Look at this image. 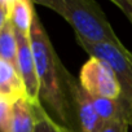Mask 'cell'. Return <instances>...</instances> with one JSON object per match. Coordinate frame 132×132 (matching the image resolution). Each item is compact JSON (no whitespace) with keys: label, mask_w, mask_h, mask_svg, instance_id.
Instances as JSON below:
<instances>
[{"label":"cell","mask_w":132,"mask_h":132,"mask_svg":"<svg viewBox=\"0 0 132 132\" xmlns=\"http://www.w3.org/2000/svg\"><path fill=\"white\" fill-rule=\"evenodd\" d=\"M35 129L36 115L27 98L12 105L0 104V132H35Z\"/></svg>","instance_id":"5b68a950"},{"label":"cell","mask_w":132,"mask_h":132,"mask_svg":"<svg viewBox=\"0 0 132 132\" xmlns=\"http://www.w3.org/2000/svg\"><path fill=\"white\" fill-rule=\"evenodd\" d=\"M77 42L89 57L102 60L115 73L122 88L119 101L123 106L127 122L132 126V52L128 51L122 42L118 44H89L80 39H77Z\"/></svg>","instance_id":"3957f363"},{"label":"cell","mask_w":132,"mask_h":132,"mask_svg":"<svg viewBox=\"0 0 132 132\" xmlns=\"http://www.w3.org/2000/svg\"><path fill=\"white\" fill-rule=\"evenodd\" d=\"M132 25V0H111Z\"/></svg>","instance_id":"9a60e30c"},{"label":"cell","mask_w":132,"mask_h":132,"mask_svg":"<svg viewBox=\"0 0 132 132\" xmlns=\"http://www.w3.org/2000/svg\"><path fill=\"white\" fill-rule=\"evenodd\" d=\"M75 108V132H100L102 124L95 110L92 97L80 87L79 82L74 93Z\"/></svg>","instance_id":"52a82bcc"},{"label":"cell","mask_w":132,"mask_h":132,"mask_svg":"<svg viewBox=\"0 0 132 132\" xmlns=\"http://www.w3.org/2000/svg\"><path fill=\"white\" fill-rule=\"evenodd\" d=\"M34 2L30 0H11L9 22L16 32L30 36L34 17H35Z\"/></svg>","instance_id":"9c48e42d"},{"label":"cell","mask_w":132,"mask_h":132,"mask_svg":"<svg viewBox=\"0 0 132 132\" xmlns=\"http://www.w3.org/2000/svg\"><path fill=\"white\" fill-rule=\"evenodd\" d=\"M129 123L126 119H115L102 127L100 132H128Z\"/></svg>","instance_id":"4fadbf2b"},{"label":"cell","mask_w":132,"mask_h":132,"mask_svg":"<svg viewBox=\"0 0 132 132\" xmlns=\"http://www.w3.org/2000/svg\"><path fill=\"white\" fill-rule=\"evenodd\" d=\"M95 110L98 115V119L102 124V127L115 119H126L123 106L118 100H111V98H98V97H92ZM127 120V119H126Z\"/></svg>","instance_id":"30bf717a"},{"label":"cell","mask_w":132,"mask_h":132,"mask_svg":"<svg viewBox=\"0 0 132 132\" xmlns=\"http://www.w3.org/2000/svg\"><path fill=\"white\" fill-rule=\"evenodd\" d=\"M35 3L60 14L74 30L75 39L89 44L120 43L104 11L93 0H36Z\"/></svg>","instance_id":"7a4b0ae2"},{"label":"cell","mask_w":132,"mask_h":132,"mask_svg":"<svg viewBox=\"0 0 132 132\" xmlns=\"http://www.w3.org/2000/svg\"><path fill=\"white\" fill-rule=\"evenodd\" d=\"M18 42V53H17V70L23 82L26 89V98L31 104L39 102V79L36 65L34 60V53L31 48L30 36L21 35L16 32Z\"/></svg>","instance_id":"8992f818"},{"label":"cell","mask_w":132,"mask_h":132,"mask_svg":"<svg viewBox=\"0 0 132 132\" xmlns=\"http://www.w3.org/2000/svg\"><path fill=\"white\" fill-rule=\"evenodd\" d=\"M36 115V129L35 132H69L60 124H57L43 109L40 102L32 104Z\"/></svg>","instance_id":"7c38bea8"},{"label":"cell","mask_w":132,"mask_h":132,"mask_svg":"<svg viewBox=\"0 0 132 132\" xmlns=\"http://www.w3.org/2000/svg\"><path fill=\"white\" fill-rule=\"evenodd\" d=\"M30 42L39 79V102L61 127L75 132L74 93L78 82L56 53L38 13H35Z\"/></svg>","instance_id":"6da1fadb"},{"label":"cell","mask_w":132,"mask_h":132,"mask_svg":"<svg viewBox=\"0 0 132 132\" xmlns=\"http://www.w3.org/2000/svg\"><path fill=\"white\" fill-rule=\"evenodd\" d=\"M21 98H26V89L18 70L0 60V104L12 105Z\"/></svg>","instance_id":"ba28073f"},{"label":"cell","mask_w":132,"mask_h":132,"mask_svg":"<svg viewBox=\"0 0 132 132\" xmlns=\"http://www.w3.org/2000/svg\"><path fill=\"white\" fill-rule=\"evenodd\" d=\"M9 8L11 0H0V31L9 21Z\"/></svg>","instance_id":"5bb4252c"},{"label":"cell","mask_w":132,"mask_h":132,"mask_svg":"<svg viewBox=\"0 0 132 132\" xmlns=\"http://www.w3.org/2000/svg\"><path fill=\"white\" fill-rule=\"evenodd\" d=\"M78 82L91 97L118 100L122 95L115 73L108 63L97 57H89L82 66Z\"/></svg>","instance_id":"277c9868"},{"label":"cell","mask_w":132,"mask_h":132,"mask_svg":"<svg viewBox=\"0 0 132 132\" xmlns=\"http://www.w3.org/2000/svg\"><path fill=\"white\" fill-rule=\"evenodd\" d=\"M17 53L18 42L16 31L12 23L8 21L7 25L0 31V60L7 61L17 69Z\"/></svg>","instance_id":"8fae6325"}]
</instances>
